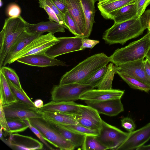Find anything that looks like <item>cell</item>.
Returning a JSON list of instances; mask_svg holds the SVG:
<instances>
[{
  "label": "cell",
  "mask_w": 150,
  "mask_h": 150,
  "mask_svg": "<svg viewBox=\"0 0 150 150\" xmlns=\"http://www.w3.org/2000/svg\"><path fill=\"white\" fill-rule=\"evenodd\" d=\"M109 62V57L103 53L92 55L66 73L61 78L59 84L79 83L107 66Z\"/></svg>",
  "instance_id": "6da1fadb"
},
{
  "label": "cell",
  "mask_w": 150,
  "mask_h": 150,
  "mask_svg": "<svg viewBox=\"0 0 150 150\" xmlns=\"http://www.w3.org/2000/svg\"><path fill=\"white\" fill-rule=\"evenodd\" d=\"M145 30L139 18H134L122 22L115 23L106 30L103 35L105 42L110 45H123L128 40L141 35Z\"/></svg>",
  "instance_id": "7a4b0ae2"
},
{
  "label": "cell",
  "mask_w": 150,
  "mask_h": 150,
  "mask_svg": "<svg viewBox=\"0 0 150 150\" xmlns=\"http://www.w3.org/2000/svg\"><path fill=\"white\" fill-rule=\"evenodd\" d=\"M27 22L21 16L5 19L0 33V69L12 45L26 31Z\"/></svg>",
  "instance_id": "3957f363"
},
{
  "label": "cell",
  "mask_w": 150,
  "mask_h": 150,
  "mask_svg": "<svg viewBox=\"0 0 150 150\" xmlns=\"http://www.w3.org/2000/svg\"><path fill=\"white\" fill-rule=\"evenodd\" d=\"M150 48V35L148 32L139 40L116 50L109 57L110 62L118 65L144 59Z\"/></svg>",
  "instance_id": "277c9868"
},
{
  "label": "cell",
  "mask_w": 150,
  "mask_h": 150,
  "mask_svg": "<svg viewBox=\"0 0 150 150\" xmlns=\"http://www.w3.org/2000/svg\"><path fill=\"white\" fill-rule=\"evenodd\" d=\"M31 124L40 132L44 139L60 150H72L75 147L67 140L44 118L29 119Z\"/></svg>",
  "instance_id": "5b68a950"
},
{
  "label": "cell",
  "mask_w": 150,
  "mask_h": 150,
  "mask_svg": "<svg viewBox=\"0 0 150 150\" xmlns=\"http://www.w3.org/2000/svg\"><path fill=\"white\" fill-rule=\"evenodd\" d=\"M92 86L79 83L54 86L51 91L52 101L74 102L79 99L80 95L86 91L93 89Z\"/></svg>",
  "instance_id": "8992f818"
},
{
  "label": "cell",
  "mask_w": 150,
  "mask_h": 150,
  "mask_svg": "<svg viewBox=\"0 0 150 150\" xmlns=\"http://www.w3.org/2000/svg\"><path fill=\"white\" fill-rule=\"evenodd\" d=\"M58 40V38L55 37L52 33H49L45 35L42 34L33 40L18 52L11 60L9 64L27 56L45 53Z\"/></svg>",
  "instance_id": "52a82bcc"
},
{
  "label": "cell",
  "mask_w": 150,
  "mask_h": 150,
  "mask_svg": "<svg viewBox=\"0 0 150 150\" xmlns=\"http://www.w3.org/2000/svg\"><path fill=\"white\" fill-rule=\"evenodd\" d=\"M129 134V132H124L103 120L101 128L96 137L108 149L116 150L126 140Z\"/></svg>",
  "instance_id": "ba28073f"
},
{
  "label": "cell",
  "mask_w": 150,
  "mask_h": 150,
  "mask_svg": "<svg viewBox=\"0 0 150 150\" xmlns=\"http://www.w3.org/2000/svg\"><path fill=\"white\" fill-rule=\"evenodd\" d=\"M7 119L44 118L42 111L19 101L2 105Z\"/></svg>",
  "instance_id": "9c48e42d"
},
{
  "label": "cell",
  "mask_w": 150,
  "mask_h": 150,
  "mask_svg": "<svg viewBox=\"0 0 150 150\" xmlns=\"http://www.w3.org/2000/svg\"><path fill=\"white\" fill-rule=\"evenodd\" d=\"M83 36L71 37L58 38L57 42L49 48L45 54L49 57L55 58L62 54L80 51Z\"/></svg>",
  "instance_id": "30bf717a"
},
{
  "label": "cell",
  "mask_w": 150,
  "mask_h": 150,
  "mask_svg": "<svg viewBox=\"0 0 150 150\" xmlns=\"http://www.w3.org/2000/svg\"><path fill=\"white\" fill-rule=\"evenodd\" d=\"M150 139V122L142 128L129 132L126 140L116 150H136Z\"/></svg>",
  "instance_id": "8fae6325"
},
{
  "label": "cell",
  "mask_w": 150,
  "mask_h": 150,
  "mask_svg": "<svg viewBox=\"0 0 150 150\" xmlns=\"http://www.w3.org/2000/svg\"><path fill=\"white\" fill-rule=\"evenodd\" d=\"M75 117L81 125L99 131L101 128L103 120L100 114L91 106L81 105L79 114Z\"/></svg>",
  "instance_id": "7c38bea8"
},
{
  "label": "cell",
  "mask_w": 150,
  "mask_h": 150,
  "mask_svg": "<svg viewBox=\"0 0 150 150\" xmlns=\"http://www.w3.org/2000/svg\"><path fill=\"white\" fill-rule=\"evenodd\" d=\"M8 139L2 141L15 150H36L43 148V144L32 137L18 134L10 133Z\"/></svg>",
  "instance_id": "4fadbf2b"
},
{
  "label": "cell",
  "mask_w": 150,
  "mask_h": 150,
  "mask_svg": "<svg viewBox=\"0 0 150 150\" xmlns=\"http://www.w3.org/2000/svg\"><path fill=\"white\" fill-rule=\"evenodd\" d=\"M85 102L87 105L96 110L99 114L110 117L117 115L124 110L120 98L101 101L85 100Z\"/></svg>",
  "instance_id": "5bb4252c"
},
{
  "label": "cell",
  "mask_w": 150,
  "mask_h": 150,
  "mask_svg": "<svg viewBox=\"0 0 150 150\" xmlns=\"http://www.w3.org/2000/svg\"><path fill=\"white\" fill-rule=\"evenodd\" d=\"M144 60L142 59L117 65L119 69L117 72L137 79L150 86V78L145 71Z\"/></svg>",
  "instance_id": "9a60e30c"
},
{
  "label": "cell",
  "mask_w": 150,
  "mask_h": 150,
  "mask_svg": "<svg viewBox=\"0 0 150 150\" xmlns=\"http://www.w3.org/2000/svg\"><path fill=\"white\" fill-rule=\"evenodd\" d=\"M124 90L113 89L101 90L93 89L81 94L79 99L92 101H101L109 100L121 99Z\"/></svg>",
  "instance_id": "2e32d148"
},
{
  "label": "cell",
  "mask_w": 150,
  "mask_h": 150,
  "mask_svg": "<svg viewBox=\"0 0 150 150\" xmlns=\"http://www.w3.org/2000/svg\"><path fill=\"white\" fill-rule=\"evenodd\" d=\"M16 61L27 65L40 67L66 65L63 61L50 57L45 53L27 56L18 59Z\"/></svg>",
  "instance_id": "e0dca14e"
},
{
  "label": "cell",
  "mask_w": 150,
  "mask_h": 150,
  "mask_svg": "<svg viewBox=\"0 0 150 150\" xmlns=\"http://www.w3.org/2000/svg\"><path fill=\"white\" fill-rule=\"evenodd\" d=\"M81 105L74 102L52 100L39 109L42 111L57 112L75 116L79 114Z\"/></svg>",
  "instance_id": "ac0fdd59"
},
{
  "label": "cell",
  "mask_w": 150,
  "mask_h": 150,
  "mask_svg": "<svg viewBox=\"0 0 150 150\" xmlns=\"http://www.w3.org/2000/svg\"><path fill=\"white\" fill-rule=\"evenodd\" d=\"M64 0L67 5L68 12L83 36L86 30V21L81 0Z\"/></svg>",
  "instance_id": "d6986e66"
},
{
  "label": "cell",
  "mask_w": 150,
  "mask_h": 150,
  "mask_svg": "<svg viewBox=\"0 0 150 150\" xmlns=\"http://www.w3.org/2000/svg\"><path fill=\"white\" fill-rule=\"evenodd\" d=\"M65 28L59 23L51 21H42L33 24L27 23L26 30L33 34H42L45 32L52 34L58 32H65Z\"/></svg>",
  "instance_id": "ffe728a7"
},
{
  "label": "cell",
  "mask_w": 150,
  "mask_h": 150,
  "mask_svg": "<svg viewBox=\"0 0 150 150\" xmlns=\"http://www.w3.org/2000/svg\"><path fill=\"white\" fill-rule=\"evenodd\" d=\"M42 34H31L28 33L26 30L22 33L11 48L4 60L2 67L9 64L11 60L18 52L33 40Z\"/></svg>",
  "instance_id": "44dd1931"
},
{
  "label": "cell",
  "mask_w": 150,
  "mask_h": 150,
  "mask_svg": "<svg viewBox=\"0 0 150 150\" xmlns=\"http://www.w3.org/2000/svg\"><path fill=\"white\" fill-rule=\"evenodd\" d=\"M136 0H115L109 1H100L98 7L103 17L110 19L111 14L115 11L127 5L133 3Z\"/></svg>",
  "instance_id": "7402d4cb"
},
{
  "label": "cell",
  "mask_w": 150,
  "mask_h": 150,
  "mask_svg": "<svg viewBox=\"0 0 150 150\" xmlns=\"http://www.w3.org/2000/svg\"><path fill=\"white\" fill-rule=\"evenodd\" d=\"M98 0H81L86 21V30L83 36L88 38L92 31L96 10L95 3Z\"/></svg>",
  "instance_id": "603a6c76"
},
{
  "label": "cell",
  "mask_w": 150,
  "mask_h": 150,
  "mask_svg": "<svg viewBox=\"0 0 150 150\" xmlns=\"http://www.w3.org/2000/svg\"><path fill=\"white\" fill-rule=\"evenodd\" d=\"M136 17H137L136 1L113 12L110 16V19L113 20L114 23H117Z\"/></svg>",
  "instance_id": "cb8c5ba5"
},
{
  "label": "cell",
  "mask_w": 150,
  "mask_h": 150,
  "mask_svg": "<svg viewBox=\"0 0 150 150\" xmlns=\"http://www.w3.org/2000/svg\"><path fill=\"white\" fill-rule=\"evenodd\" d=\"M47 120L57 129L67 140L72 144L75 147L82 146L86 135L76 132L62 125Z\"/></svg>",
  "instance_id": "d4e9b609"
},
{
  "label": "cell",
  "mask_w": 150,
  "mask_h": 150,
  "mask_svg": "<svg viewBox=\"0 0 150 150\" xmlns=\"http://www.w3.org/2000/svg\"><path fill=\"white\" fill-rule=\"evenodd\" d=\"M42 112L45 119L61 125L79 124L74 115L57 112Z\"/></svg>",
  "instance_id": "484cf974"
},
{
  "label": "cell",
  "mask_w": 150,
  "mask_h": 150,
  "mask_svg": "<svg viewBox=\"0 0 150 150\" xmlns=\"http://www.w3.org/2000/svg\"><path fill=\"white\" fill-rule=\"evenodd\" d=\"M17 101L7 79L0 71V103L3 105Z\"/></svg>",
  "instance_id": "4316f807"
},
{
  "label": "cell",
  "mask_w": 150,
  "mask_h": 150,
  "mask_svg": "<svg viewBox=\"0 0 150 150\" xmlns=\"http://www.w3.org/2000/svg\"><path fill=\"white\" fill-rule=\"evenodd\" d=\"M107 66L105 74L100 82L97 86V89L101 90H110L112 88V83L114 75L117 74L119 67L114 65L112 62Z\"/></svg>",
  "instance_id": "83f0119b"
},
{
  "label": "cell",
  "mask_w": 150,
  "mask_h": 150,
  "mask_svg": "<svg viewBox=\"0 0 150 150\" xmlns=\"http://www.w3.org/2000/svg\"><path fill=\"white\" fill-rule=\"evenodd\" d=\"M117 74L131 88L148 92L150 91V86L139 79L125 74L117 72Z\"/></svg>",
  "instance_id": "f1b7e54d"
},
{
  "label": "cell",
  "mask_w": 150,
  "mask_h": 150,
  "mask_svg": "<svg viewBox=\"0 0 150 150\" xmlns=\"http://www.w3.org/2000/svg\"><path fill=\"white\" fill-rule=\"evenodd\" d=\"M96 136L86 135L81 146L83 150H105L108 148L97 139Z\"/></svg>",
  "instance_id": "f546056e"
},
{
  "label": "cell",
  "mask_w": 150,
  "mask_h": 150,
  "mask_svg": "<svg viewBox=\"0 0 150 150\" xmlns=\"http://www.w3.org/2000/svg\"><path fill=\"white\" fill-rule=\"evenodd\" d=\"M107 68L106 66L102 68L91 76L79 83L89 85L97 88L102 81Z\"/></svg>",
  "instance_id": "4dcf8cb0"
},
{
  "label": "cell",
  "mask_w": 150,
  "mask_h": 150,
  "mask_svg": "<svg viewBox=\"0 0 150 150\" xmlns=\"http://www.w3.org/2000/svg\"><path fill=\"white\" fill-rule=\"evenodd\" d=\"M7 80L11 91L17 100L35 107L34 102L30 99L23 89H21L18 88L10 81Z\"/></svg>",
  "instance_id": "1f68e13d"
},
{
  "label": "cell",
  "mask_w": 150,
  "mask_h": 150,
  "mask_svg": "<svg viewBox=\"0 0 150 150\" xmlns=\"http://www.w3.org/2000/svg\"><path fill=\"white\" fill-rule=\"evenodd\" d=\"M6 78L18 88L22 89L19 77L15 71L11 68L3 66L0 69Z\"/></svg>",
  "instance_id": "d6a6232c"
},
{
  "label": "cell",
  "mask_w": 150,
  "mask_h": 150,
  "mask_svg": "<svg viewBox=\"0 0 150 150\" xmlns=\"http://www.w3.org/2000/svg\"><path fill=\"white\" fill-rule=\"evenodd\" d=\"M7 120L9 128L8 133L9 134L22 132L28 128L22 120L10 119Z\"/></svg>",
  "instance_id": "836d02e7"
},
{
  "label": "cell",
  "mask_w": 150,
  "mask_h": 150,
  "mask_svg": "<svg viewBox=\"0 0 150 150\" xmlns=\"http://www.w3.org/2000/svg\"><path fill=\"white\" fill-rule=\"evenodd\" d=\"M63 126L76 132L84 135L97 136L99 134L98 131L86 127L79 124Z\"/></svg>",
  "instance_id": "e575fe53"
},
{
  "label": "cell",
  "mask_w": 150,
  "mask_h": 150,
  "mask_svg": "<svg viewBox=\"0 0 150 150\" xmlns=\"http://www.w3.org/2000/svg\"><path fill=\"white\" fill-rule=\"evenodd\" d=\"M64 21L68 30L76 36H83L82 34L69 12L64 15Z\"/></svg>",
  "instance_id": "d590c367"
},
{
  "label": "cell",
  "mask_w": 150,
  "mask_h": 150,
  "mask_svg": "<svg viewBox=\"0 0 150 150\" xmlns=\"http://www.w3.org/2000/svg\"><path fill=\"white\" fill-rule=\"evenodd\" d=\"M39 3L40 7L43 8L47 13L49 21H55L60 24L59 19L55 12L49 6L42 0L39 1Z\"/></svg>",
  "instance_id": "8d00e7d4"
},
{
  "label": "cell",
  "mask_w": 150,
  "mask_h": 150,
  "mask_svg": "<svg viewBox=\"0 0 150 150\" xmlns=\"http://www.w3.org/2000/svg\"><path fill=\"white\" fill-rule=\"evenodd\" d=\"M23 121L28 126L30 130L36 135V136L49 149L51 150H54V149L51 146L47 143L43 137L40 131L35 127L33 125L30 123V120L28 119L23 120Z\"/></svg>",
  "instance_id": "74e56055"
},
{
  "label": "cell",
  "mask_w": 150,
  "mask_h": 150,
  "mask_svg": "<svg viewBox=\"0 0 150 150\" xmlns=\"http://www.w3.org/2000/svg\"><path fill=\"white\" fill-rule=\"evenodd\" d=\"M42 0L43 1L54 10L59 19L60 24L63 26L65 28L68 29L64 21V15L56 7L52 1L51 0Z\"/></svg>",
  "instance_id": "f35d334b"
},
{
  "label": "cell",
  "mask_w": 150,
  "mask_h": 150,
  "mask_svg": "<svg viewBox=\"0 0 150 150\" xmlns=\"http://www.w3.org/2000/svg\"><path fill=\"white\" fill-rule=\"evenodd\" d=\"M150 0H136L137 16L139 18L149 5Z\"/></svg>",
  "instance_id": "ab89813d"
},
{
  "label": "cell",
  "mask_w": 150,
  "mask_h": 150,
  "mask_svg": "<svg viewBox=\"0 0 150 150\" xmlns=\"http://www.w3.org/2000/svg\"><path fill=\"white\" fill-rule=\"evenodd\" d=\"M121 124L122 127L129 132L134 131L136 128L135 125L133 120L131 118L126 117L121 120Z\"/></svg>",
  "instance_id": "60d3db41"
},
{
  "label": "cell",
  "mask_w": 150,
  "mask_h": 150,
  "mask_svg": "<svg viewBox=\"0 0 150 150\" xmlns=\"http://www.w3.org/2000/svg\"><path fill=\"white\" fill-rule=\"evenodd\" d=\"M21 12V9L20 7L15 4L10 5L7 9V14L9 17L19 16H20Z\"/></svg>",
  "instance_id": "b9f144b4"
},
{
  "label": "cell",
  "mask_w": 150,
  "mask_h": 150,
  "mask_svg": "<svg viewBox=\"0 0 150 150\" xmlns=\"http://www.w3.org/2000/svg\"><path fill=\"white\" fill-rule=\"evenodd\" d=\"M139 19L142 26L145 29L150 28V9L145 11Z\"/></svg>",
  "instance_id": "7bdbcfd3"
},
{
  "label": "cell",
  "mask_w": 150,
  "mask_h": 150,
  "mask_svg": "<svg viewBox=\"0 0 150 150\" xmlns=\"http://www.w3.org/2000/svg\"><path fill=\"white\" fill-rule=\"evenodd\" d=\"M0 123L4 131L8 133L9 128L2 105L0 103Z\"/></svg>",
  "instance_id": "ee69618b"
},
{
  "label": "cell",
  "mask_w": 150,
  "mask_h": 150,
  "mask_svg": "<svg viewBox=\"0 0 150 150\" xmlns=\"http://www.w3.org/2000/svg\"><path fill=\"white\" fill-rule=\"evenodd\" d=\"M99 42V40L89 39L88 38L83 37L82 39L81 50H84L86 48L91 49Z\"/></svg>",
  "instance_id": "f6af8a7d"
},
{
  "label": "cell",
  "mask_w": 150,
  "mask_h": 150,
  "mask_svg": "<svg viewBox=\"0 0 150 150\" xmlns=\"http://www.w3.org/2000/svg\"><path fill=\"white\" fill-rule=\"evenodd\" d=\"M51 0L64 15L68 11V6L64 0Z\"/></svg>",
  "instance_id": "bcb514c9"
},
{
  "label": "cell",
  "mask_w": 150,
  "mask_h": 150,
  "mask_svg": "<svg viewBox=\"0 0 150 150\" xmlns=\"http://www.w3.org/2000/svg\"><path fill=\"white\" fill-rule=\"evenodd\" d=\"M144 65L146 73L150 78V62L146 58L144 60Z\"/></svg>",
  "instance_id": "7dc6e473"
},
{
  "label": "cell",
  "mask_w": 150,
  "mask_h": 150,
  "mask_svg": "<svg viewBox=\"0 0 150 150\" xmlns=\"http://www.w3.org/2000/svg\"><path fill=\"white\" fill-rule=\"evenodd\" d=\"M33 102L35 107L38 109L42 107L44 105L42 100L40 99H37Z\"/></svg>",
  "instance_id": "c3c4849f"
},
{
  "label": "cell",
  "mask_w": 150,
  "mask_h": 150,
  "mask_svg": "<svg viewBox=\"0 0 150 150\" xmlns=\"http://www.w3.org/2000/svg\"><path fill=\"white\" fill-rule=\"evenodd\" d=\"M136 150H150V144L143 145L138 148Z\"/></svg>",
  "instance_id": "681fc988"
},
{
  "label": "cell",
  "mask_w": 150,
  "mask_h": 150,
  "mask_svg": "<svg viewBox=\"0 0 150 150\" xmlns=\"http://www.w3.org/2000/svg\"><path fill=\"white\" fill-rule=\"evenodd\" d=\"M3 130V128H2V127L1 126V128H0V139L2 141H3L4 140V139L3 137V131H2Z\"/></svg>",
  "instance_id": "f907efd6"
},
{
  "label": "cell",
  "mask_w": 150,
  "mask_h": 150,
  "mask_svg": "<svg viewBox=\"0 0 150 150\" xmlns=\"http://www.w3.org/2000/svg\"><path fill=\"white\" fill-rule=\"evenodd\" d=\"M145 57L150 62V48L146 55Z\"/></svg>",
  "instance_id": "816d5d0a"
},
{
  "label": "cell",
  "mask_w": 150,
  "mask_h": 150,
  "mask_svg": "<svg viewBox=\"0 0 150 150\" xmlns=\"http://www.w3.org/2000/svg\"><path fill=\"white\" fill-rule=\"evenodd\" d=\"M114 0H106L105 1H114Z\"/></svg>",
  "instance_id": "f5cc1de1"
},
{
  "label": "cell",
  "mask_w": 150,
  "mask_h": 150,
  "mask_svg": "<svg viewBox=\"0 0 150 150\" xmlns=\"http://www.w3.org/2000/svg\"><path fill=\"white\" fill-rule=\"evenodd\" d=\"M106 0H98V1H99V2L104 1H106Z\"/></svg>",
  "instance_id": "db71d44e"
},
{
  "label": "cell",
  "mask_w": 150,
  "mask_h": 150,
  "mask_svg": "<svg viewBox=\"0 0 150 150\" xmlns=\"http://www.w3.org/2000/svg\"><path fill=\"white\" fill-rule=\"evenodd\" d=\"M148 32H149V33L150 35V28L148 29Z\"/></svg>",
  "instance_id": "11a10c76"
},
{
  "label": "cell",
  "mask_w": 150,
  "mask_h": 150,
  "mask_svg": "<svg viewBox=\"0 0 150 150\" xmlns=\"http://www.w3.org/2000/svg\"><path fill=\"white\" fill-rule=\"evenodd\" d=\"M38 0L39 1H40V0Z\"/></svg>",
  "instance_id": "9f6ffc18"
}]
</instances>
